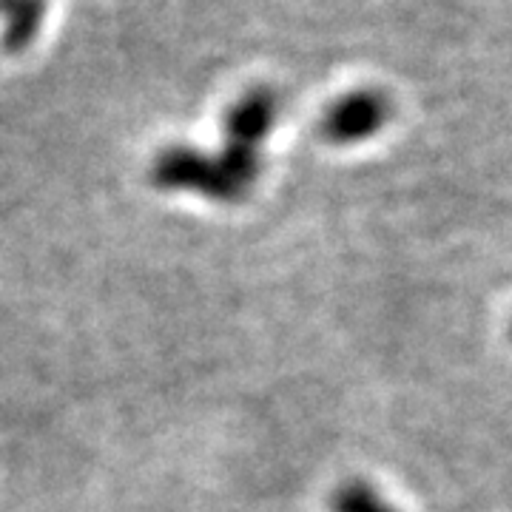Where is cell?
<instances>
[{"mask_svg":"<svg viewBox=\"0 0 512 512\" xmlns=\"http://www.w3.org/2000/svg\"><path fill=\"white\" fill-rule=\"evenodd\" d=\"M151 183L163 191H194L217 202L245 200L222 174L217 160L191 146L163 148L151 163Z\"/></svg>","mask_w":512,"mask_h":512,"instance_id":"cell-1","label":"cell"},{"mask_svg":"<svg viewBox=\"0 0 512 512\" xmlns=\"http://www.w3.org/2000/svg\"><path fill=\"white\" fill-rule=\"evenodd\" d=\"M390 120V100L376 89H356L342 94L319 120L322 137L333 146L362 143L367 137L379 134Z\"/></svg>","mask_w":512,"mask_h":512,"instance_id":"cell-2","label":"cell"},{"mask_svg":"<svg viewBox=\"0 0 512 512\" xmlns=\"http://www.w3.org/2000/svg\"><path fill=\"white\" fill-rule=\"evenodd\" d=\"M279 114V100L268 86L245 92L225 114V140L245 148H262Z\"/></svg>","mask_w":512,"mask_h":512,"instance_id":"cell-3","label":"cell"},{"mask_svg":"<svg viewBox=\"0 0 512 512\" xmlns=\"http://www.w3.org/2000/svg\"><path fill=\"white\" fill-rule=\"evenodd\" d=\"M49 0H0V46L12 55L26 52L40 35Z\"/></svg>","mask_w":512,"mask_h":512,"instance_id":"cell-4","label":"cell"},{"mask_svg":"<svg viewBox=\"0 0 512 512\" xmlns=\"http://www.w3.org/2000/svg\"><path fill=\"white\" fill-rule=\"evenodd\" d=\"M333 512H396L365 481H350L333 495Z\"/></svg>","mask_w":512,"mask_h":512,"instance_id":"cell-5","label":"cell"}]
</instances>
